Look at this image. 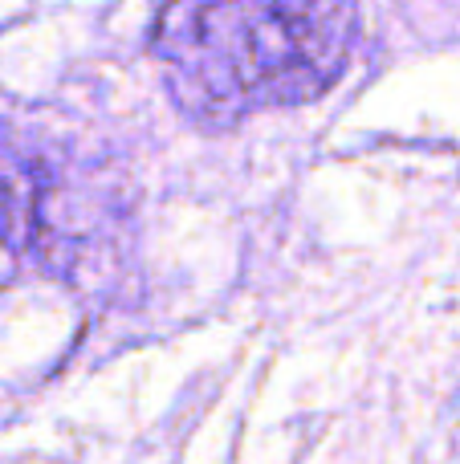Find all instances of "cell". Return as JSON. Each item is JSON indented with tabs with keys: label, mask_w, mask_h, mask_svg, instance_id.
<instances>
[{
	"label": "cell",
	"mask_w": 460,
	"mask_h": 464,
	"mask_svg": "<svg viewBox=\"0 0 460 464\" xmlns=\"http://www.w3.org/2000/svg\"><path fill=\"white\" fill-rule=\"evenodd\" d=\"M359 37L347 0H168L151 53L171 102L208 130L322 98Z\"/></svg>",
	"instance_id": "6da1fadb"
},
{
	"label": "cell",
	"mask_w": 460,
	"mask_h": 464,
	"mask_svg": "<svg viewBox=\"0 0 460 464\" xmlns=\"http://www.w3.org/2000/svg\"><path fill=\"white\" fill-rule=\"evenodd\" d=\"M41 232V196L33 179L0 171V289L16 277L21 261L37 245Z\"/></svg>",
	"instance_id": "7a4b0ae2"
}]
</instances>
